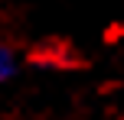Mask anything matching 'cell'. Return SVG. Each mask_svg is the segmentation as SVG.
Wrapping results in <instances>:
<instances>
[{"mask_svg":"<svg viewBox=\"0 0 124 120\" xmlns=\"http://www.w3.org/2000/svg\"><path fill=\"white\" fill-rule=\"evenodd\" d=\"M13 75H16V55H13V49L0 39V81H10Z\"/></svg>","mask_w":124,"mask_h":120,"instance_id":"cell-1","label":"cell"}]
</instances>
